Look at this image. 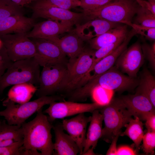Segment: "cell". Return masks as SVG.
<instances>
[{
    "label": "cell",
    "instance_id": "1",
    "mask_svg": "<svg viewBox=\"0 0 155 155\" xmlns=\"http://www.w3.org/2000/svg\"><path fill=\"white\" fill-rule=\"evenodd\" d=\"M42 109L37 112L32 120L21 125L23 132L24 155H54L51 132L53 125Z\"/></svg>",
    "mask_w": 155,
    "mask_h": 155
},
{
    "label": "cell",
    "instance_id": "2",
    "mask_svg": "<svg viewBox=\"0 0 155 155\" xmlns=\"http://www.w3.org/2000/svg\"><path fill=\"white\" fill-rule=\"evenodd\" d=\"M139 82V79L124 75L114 65L70 93L68 99L75 102L85 101L90 96L93 89L97 86L113 91L122 92L133 90L137 87Z\"/></svg>",
    "mask_w": 155,
    "mask_h": 155
},
{
    "label": "cell",
    "instance_id": "3",
    "mask_svg": "<svg viewBox=\"0 0 155 155\" xmlns=\"http://www.w3.org/2000/svg\"><path fill=\"white\" fill-rule=\"evenodd\" d=\"M140 6L135 0H113L99 7L83 10L82 13L87 21L100 18L130 26Z\"/></svg>",
    "mask_w": 155,
    "mask_h": 155
},
{
    "label": "cell",
    "instance_id": "4",
    "mask_svg": "<svg viewBox=\"0 0 155 155\" xmlns=\"http://www.w3.org/2000/svg\"><path fill=\"white\" fill-rule=\"evenodd\" d=\"M65 98L60 94L44 96L22 104H16L6 98L2 102L6 108L0 111V116L3 117L9 124L21 126L45 105L54 101H64Z\"/></svg>",
    "mask_w": 155,
    "mask_h": 155
},
{
    "label": "cell",
    "instance_id": "5",
    "mask_svg": "<svg viewBox=\"0 0 155 155\" xmlns=\"http://www.w3.org/2000/svg\"><path fill=\"white\" fill-rule=\"evenodd\" d=\"M98 110L104 123L100 138L107 143L111 142L121 132V129L133 119L120 97L113 98L109 103Z\"/></svg>",
    "mask_w": 155,
    "mask_h": 155
},
{
    "label": "cell",
    "instance_id": "6",
    "mask_svg": "<svg viewBox=\"0 0 155 155\" xmlns=\"http://www.w3.org/2000/svg\"><path fill=\"white\" fill-rule=\"evenodd\" d=\"M40 67L34 57L13 62L0 78V92L10 86L21 83L38 86Z\"/></svg>",
    "mask_w": 155,
    "mask_h": 155
},
{
    "label": "cell",
    "instance_id": "7",
    "mask_svg": "<svg viewBox=\"0 0 155 155\" xmlns=\"http://www.w3.org/2000/svg\"><path fill=\"white\" fill-rule=\"evenodd\" d=\"M68 73L67 64H57L43 67L38 87L35 93L38 97L62 95Z\"/></svg>",
    "mask_w": 155,
    "mask_h": 155
},
{
    "label": "cell",
    "instance_id": "8",
    "mask_svg": "<svg viewBox=\"0 0 155 155\" xmlns=\"http://www.w3.org/2000/svg\"><path fill=\"white\" fill-rule=\"evenodd\" d=\"M27 33L0 35V39L10 59L13 62L34 57V43Z\"/></svg>",
    "mask_w": 155,
    "mask_h": 155
},
{
    "label": "cell",
    "instance_id": "9",
    "mask_svg": "<svg viewBox=\"0 0 155 155\" xmlns=\"http://www.w3.org/2000/svg\"><path fill=\"white\" fill-rule=\"evenodd\" d=\"M94 50L85 48L75 61L67 64L68 73L63 95L81 87L93 61Z\"/></svg>",
    "mask_w": 155,
    "mask_h": 155
},
{
    "label": "cell",
    "instance_id": "10",
    "mask_svg": "<svg viewBox=\"0 0 155 155\" xmlns=\"http://www.w3.org/2000/svg\"><path fill=\"white\" fill-rule=\"evenodd\" d=\"M49 105L48 108L43 112L48 115V119L51 123L57 119H63L82 113H92L94 110L104 106L95 102L84 103L69 101H54Z\"/></svg>",
    "mask_w": 155,
    "mask_h": 155
},
{
    "label": "cell",
    "instance_id": "11",
    "mask_svg": "<svg viewBox=\"0 0 155 155\" xmlns=\"http://www.w3.org/2000/svg\"><path fill=\"white\" fill-rule=\"evenodd\" d=\"M31 38L36 48L34 58L40 66L67 64L66 56L56 43L45 39Z\"/></svg>",
    "mask_w": 155,
    "mask_h": 155
},
{
    "label": "cell",
    "instance_id": "12",
    "mask_svg": "<svg viewBox=\"0 0 155 155\" xmlns=\"http://www.w3.org/2000/svg\"><path fill=\"white\" fill-rule=\"evenodd\" d=\"M141 44L137 40L127 48L118 57L114 65L121 72L131 78H137V73L144 63Z\"/></svg>",
    "mask_w": 155,
    "mask_h": 155
},
{
    "label": "cell",
    "instance_id": "13",
    "mask_svg": "<svg viewBox=\"0 0 155 155\" xmlns=\"http://www.w3.org/2000/svg\"><path fill=\"white\" fill-rule=\"evenodd\" d=\"M34 17L41 18L62 22L79 24L84 18L83 13L73 12L69 10L50 6H34L32 7Z\"/></svg>",
    "mask_w": 155,
    "mask_h": 155
},
{
    "label": "cell",
    "instance_id": "14",
    "mask_svg": "<svg viewBox=\"0 0 155 155\" xmlns=\"http://www.w3.org/2000/svg\"><path fill=\"white\" fill-rule=\"evenodd\" d=\"M91 116L87 117L84 113L79 114L70 119H63L61 125L78 146L80 155H82L86 140V131L88 123Z\"/></svg>",
    "mask_w": 155,
    "mask_h": 155
},
{
    "label": "cell",
    "instance_id": "15",
    "mask_svg": "<svg viewBox=\"0 0 155 155\" xmlns=\"http://www.w3.org/2000/svg\"><path fill=\"white\" fill-rule=\"evenodd\" d=\"M73 25L70 23L48 20L35 24L27 36L30 38L48 39L70 31Z\"/></svg>",
    "mask_w": 155,
    "mask_h": 155
},
{
    "label": "cell",
    "instance_id": "16",
    "mask_svg": "<svg viewBox=\"0 0 155 155\" xmlns=\"http://www.w3.org/2000/svg\"><path fill=\"white\" fill-rule=\"evenodd\" d=\"M46 39L56 43L65 55L69 57L68 64L73 62L85 48L84 41L74 30L73 32L60 38L56 36Z\"/></svg>",
    "mask_w": 155,
    "mask_h": 155
},
{
    "label": "cell",
    "instance_id": "17",
    "mask_svg": "<svg viewBox=\"0 0 155 155\" xmlns=\"http://www.w3.org/2000/svg\"><path fill=\"white\" fill-rule=\"evenodd\" d=\"M121 24L96 18L82 24L75 25L76 28L73 30L84 41H88L121 25Z\"/></svg>",
    "mask_w": 155,
    "mask_h": 155
},
{
    "label": "cell",
    "instance_id": "18",
    "mask_svg": "<svg viewBox=\"0 0 155 155\" xmlns=\"http://www.w3.org/2000/svg\"><path fill=\"white\" fill-rule=\"evenodd\" d=\"M35 24L33 18L23 14L12 15L0 21V35L28 33Z\"/></svg>",
    "mask_w": 155,
    "mask_h": 155
},
{
    "label": "cell",
    "instance_id": "19",
    "mask_svg": "<svg viewBox=\"0 0 155 155\" xmlns=\"http://www.w3.org/2000/svg\"><path fill=\"white\" fill-rule=\"evenodd\" d=\"M126 108L135 118L143 120L149 112L155 110L154 108L148 99L144 96L135 93L120 97Z\"/></svg>",
    "mask_w": 155,
    "mask_h": 155
},
{
    "label": "cell",
    "instance_id": "20",
    "mask_svg": "<svg viewBox=\"0 0 155 155\" xmlns=\"http://www.w3.org/2000/svg\"><path fill=\"white\" fill-rule=\"evenodd\" d=\"M136 34L135 30L132 28L120 45L110 54L100 60L94 66L89 73L93 72V73L90 75L88 80L104 73L114 66L118 57L127 48L128 45L131 38Z\"/></svg>",
    "mask_w": 155,
    "mask_h": 155
},
{
    "label": "cell",
    "instance_id": "21",
    "mask_svg": "<svg viewBox=\"0 0 155 155\" xmlns=\"http://www.w3.org/2000/svg\"><path fill=\"white\" fill-rule=\"evenodd\" d=\"M55 135L54 143L56 155H76L80 153L79 148L72 137L65 133L61 125H53Z\"/></svg>",
    "mask_w": 155,
    "mask_h": 155
},
{
    "label": "cell",
    "instance_id": "22",
    "mask_svg": "<svg viewBox=\"0 0 155 155\" xmlns=\"http://www.w3.org/2000/svg\"><path fill=\"white\" fill-rule=\"evenodd\" d=\"M127 26L126 24L121 25L88 40L90 48L97 50L104 45L125 38L129 32Z\"/></svg>",
    "mask_w": 155,
    "mask_h": 155
},
{
    "label": "cell",
    "instance_id": "23",
    "mask_svg": "<svg viewBox=\"0 0 155 155\" xmlns=\"http://www.w3.org/2000/svg\"><path fill=\"white\" fill-rule=\"evenodd\" d=\"M98 109H96L92 113L90 124L86 133L85 143L82 155H84L91 147L94 149L98 140L101 137L103 118Z\"/></svg>",
    "mask_w": 155,
    "mask_h": 155
},
{
    "label": "cell",
    "instance_id": "24",
    "mask_svg": "<svg viewBox=\"0 0 155 155\" xmlns=\"http://www.w3.org/2000/svg\"><path fill=\"white\" fill-rule=\"evenodd\" d=\"M37 88L30 83L15 85L9 90L6 98L16 104H22L29 101Z\"/></svg>",
    "mask_w": 155,
    "mask_h": 155
},
{
    "label": "cell",
    "instance_id": "25",
    "mask_svg": "<svg viewBox=\"0 0 155 155\" xmlns=\"http://www.w3.org/2000/svg\"><path fill=\"white\" fill-rule=\"evenodd\" d=\"M135 93L147 98L155 108V78L147 69H144L139 79Z\"/></svg>",
    "mask_w": 155,
    "mask_h": 155
},
{
    "label": "cell",
    "instance_id": "26",
    "mask_svg": "<svg viewBox=\"0 0 155 155\" xmlns=\"http://www.w3.org/2000/svg\"><path fill=\"white\" fill-rule=\"evenodd\" d=\"M23 139L21 126L10 125L5 121L0 123V147L17 142Z\"/></svg>",
    "mask_w": 155,
    "mask_h": 155
},
{
    "label": "cell",
    "instance_id": "27",
    "mask_svg": "<svg viewBox=\"0 0 155 155\" xmlns=\"http://www.w3.org/2000/svg\"><path fill=\"white\" fill-rule=\"evenodd\" d=\"M125 131L121 133L120 135H126L129 137L134 142L137 153L140 149V146L144 135L143 124L137 117L131 119L125 127Z\"/></svg>",
    "mask_w": 155,
    "mask_h": 155
},
{
    "label": "cell",
    "instance_id": "28",
    "mask_svg": "<svg viewBox=\"0 0 155 155\" xmlns=\"http://www.w3.org/2000/svg\"><path fill=\"white\" fill-rule=\"evenodd\" d=\"M33 6H50L69 10L80 6V0H36Z\"/></svg>",
    "mask_w": 155,
    "mask_h": 155
},
{
    "label": "cell",
    "instance_id": "29",
    "mask_svg": "<svg viewBox=\"0 0 155 155\" xmlns=\"http://www.w3.org/2000/svg\"><path fill=\"white\" fill-rule=\"evenodd\" d=\"M134 24L155 28V15L147 8L140 6L136 13Z\"/></svg>",
    "mask_w": 155,
    "mask_h": 155
},
{
    "label": "cell",
    "instance_id": "30",
    "mask_svg": "<svg viewBox=\"0 0 155 155\" xmlns=\"http://www.w3.org/2000/svg\"><path fill=\"white\" fill-rule=\"evenodd\" d=\"M124 39H121L114 43L104 45L97 50H94L93 54L92 64L85 77L88 75L94 66L98 62L115 50L122 42Z\"/></svg>",
    "mask_w": 155,
    "mask_h": 155
},
{
    "label": "cell",
    "instance_id": "31",
    "mask_svg": "<svg viewBox=\"0 0 155 155\" xmlns=\"http://www.w3.org/2000/svg\"><path fill=\"white\" fill-rule=\"evenodd\" d=\"M22 7L10 0H0V21L12 15L23 14Z\"/></svg>",
    "mask_w": 155,
    "mask_h": 155
},
{
    "label": "cell",
    "instance_id": "32",
    "mask_svg": "<svg viewBox=\"0 0 155 155\" xmlns=\"http://www.w3.org/2000/svg\"><path fill=\"white\" fill-rule=\"evenodd\" d=\"M114 91L97 86L92 91L90 96L95 102L105 106L109 103L112 99Z\"/></svg>",
    "mask_w": 155,
    "mask_h": 155
},
{
    "label": "cell",
    "instance_id": "33",
    "mask_svg": "<svg viewBox=\"0 0 155 155\" xmlns=\"http://www.w3.org/2000/svg\"><path fill=\"white\" fill-rule=\"evenodd\" d=\"M142 148L146 154H153L155 148V131L147 132L144 135Z\"/></svg>",
    "mask_w": 155,
    "mask_h": 155
},
{
    "label": "cell",
    "instance_id": "34",
    "mask_svg": "<svg viewBox=\"0 0 155 155\" xmlns=\"http://www.w3.org/2000/svg\"><path fill=\"white\" fill-rule=\"evenodd\" d=\"M23 139L9 145L0 147V155H24Z\"/></svg>",
    "mask_w": 155,
    "mask_h": 155
},
{
    "label": "cell",
    "instance_id": "35",
    "mask_svg": "<svg viewBox=\"0 0 155 155\" xmlns=\"http://www.w3.org/2000/svg\"><path fill=\"white\" fill-rule=\"evenodd\" d=\"M141 48L144 59L149 62L152 69H155V41L152 44L144 42L141 44Z\"/></svg>",
    "mask_w": 155,
    "mask_h": 155
},
{
    "label": "cell",
    "instance_id": "36",
    "mask_svg": "<svg viewBox=\"0 0 155 155\" xmlns=\"http://www.w3.org/2000/svg\"><path fill=\"white\" fill-rule=\"evenodd\" d=\"M130 26L135 30L137 34H140L150 41H155V28L144 26L132 23Z\"/></svg>",
    "mask_w": 155,
    "mask_h": 155
},
{
    "label": "cell",
    "instance_id": "37",
    "mask_svg": "<svg viewBox=\"0 0 155 155\" xmlns=\"http://www.w3.org/2000/svg\"><path fill=\"white\" fill-rule=\"evenodd\" d=\"M81 2L80 7L83 11L93 9L108 3L113 0H80Z\"/></svg>",
    "mask_w": 155,
    "mask_h": 155
},
{
    "label": "cell",
    "instance_id": "38",
    "mask_svg": "<svg viewBox=\"0 0 155 155\" xmlns=\"http://www.w3.org/2000/svg\"><path fill=\"white\" fill-rule=\"evenodd\" d=\"M13 62L9 57L3 45L0 49V78Z\"/></svg>",
    "mask_w": 155,
    "mask_h": 155
},
{
    "label": "cell",
    "instance_id": "39",
    "mask_svg": "<svg viewBox=\"0 0 155 155\" xmlns=\"http://www.w3.org/2000/svg\"><path fill=\"white\" fill-rule=\"evenodd\" d=\"M155 111H151L145 116L143 120L146 121L145 123L147 131H155Z\"/></svg>",
    "mask_w": 155,
    "mask_h": 155
},
{
    "label": "cell",
    "instance_id": "40",
    "mask_svg": "<svg viewBox=\"0 0 155 155\" xmlns=\"http://www.w3.org/2000/svg\"><path fill=\"white\" fill-rule=\"evenodd\" d=\"M137 154L135 150L129 146H121L117 148V155H134Z\"/></svg>",
    "mask_w": 155,
    "mask_h": 155
},
{
    "label": "cell",
    "instance_id": "41",
    "mask_svg": "<svg viewBox=\"0 0 155 155\" xmlns=\"http://www.w3.org/2000/svg\"><path fill=\"white\" fill-rule=\"evenodd\" d=\"M121 132L118 134L113 139L111 142V144L108 150L106 155H117V144L118 139L120 135Z\"/></svg>",
    "mask_w": 155,
    "mask_h": 155
},
{
    "label": "cell",
    "instance_id": "42",
    "mask_svg": "<svg viewBox=\"0 0 155 155\" xmlns=\"http://www.w3.org/2000/svg\"><path fill=\"white\" fill-rule=\"evenodd\" d=\"M145 0L146 8L155 15V0Z\"/></svg>",
    "mask_w": 155,
    "mask_h": 155
},
{
    "label": "cell",
    "instance_id": "43",
    "mask_svg": "<svg viewBox=\"0 0 155 155\" xmlns=\"http://www.w3.org/2000/svg\"><path fill=\"white\" fill-rule=\"evenodd\" d=\"M16 4L23 7L24 6L29 4L36 0H10Z\"/></svg>",
    "mask_w": 155,
    "mask_h": 155
},
{
    "label": "cell",
    "instance_id": "44",
    "mask_svg": "<svg viewBox=\"0 0 155 155\" xmlns=\"http://www.w3.org/2000/svg\"><path fill=\"white\" fill-rule=\"evenodd\" d=\"M139 4L141 7H146V5L144 0H135Z\"/></svg>",
    "mask_w": 155,
    "mask_h": 155
},
{
    "label": "cell",
    "instance_id": "45",
    "mask_svg": "<svg viewBox=\"0 0 155 155\" xmlns=\"http://www.w3.org/2000/svg\"><path fill=\"white\" fill-rule=\"evenodd\" d=\"M3 44L1 41V40L0 39V49L2 46Z\"/></svg>",
    "mask_w": 155,
    "mask_h": 155
},
{
    "label": "cell",
    "instance_id": "46",
    "mask_svg": "<svg viewBox=\"0 0 155 155\" xmlns=\"http://www.w3.org/2000/svg\"><path fill=\"white\" fill-rule=\"evenodd\" d=\"M1 122V121H0V123Z\"/></svg>",
    "mask_w": 155,
    "mask_h": 155
}]
</instances>
